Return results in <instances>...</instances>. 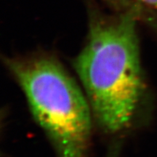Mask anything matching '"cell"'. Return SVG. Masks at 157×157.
<instances>
[{"label":"cell","instance_id":"6da1fadb","mask_svg":"<svg viewBox=\"0 0 157 157\" xmlns=\"http://www.w3.org/2000/svg\"><path fill=\"white\" fill-rule=\"evenodd\" d=\"M74 67L102 130L118 135L130 129L146 90L135 12L91 17L87 42Z\"/></svg>","mask_w":157,"mask_h":157},{"label":"cell","instance_id":"7a4b0ae2","mask_svg":"<svg viewBox=\"0 0 157 157\" xmlns=\"http://www.w3.org/2000/svg\"><path fill=\"white\" fill-rule=\"evenodd\" d=\"M57 157H89L91 108L58 58L46 52L5 59Z\"/></svg>","mask_w":157,"mask_h":157},{"label":"cell","instance_id":"3957f363","mask_svg":"<svg viewBox=\"0 0 157 157\" xmlns=\"http://www.w3.org/2000/svg\"><path fill=\"white\" fill-rule=\"evenodd\" d=\"M148 8L157 12V0H137Z\"/></svg>","mask_w":157,"mask_h":157}]
</instances>
